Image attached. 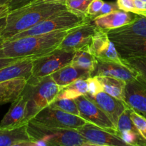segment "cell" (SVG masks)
Masks as SVG:
<instances>
[{"label": "cell", "instance_id": "cell-1", "mask_svg": "<svg viewBox=\"0 0 146 146\" xmlns=\"http://www.w3.org/2000/svg\"><path fill=\"white\" fill-rule=\"evenodd\" d=\"M67 9L65 2H48L44 0H33L21 7L10 10L7 16V24L1 37L9 39L16 34L35 26L44 19Z\"/></svg>", "mask_w": 146, "mask_h": 146}, {"label": "cell", "instance_id": "cell-2", "mask_svg": "<svg viewBox=\"0 0 146 146\" xmlns=\"http://www.w3.org/2000/svg\"><path fill=\"white\" fill-rule=\"evenodd\" d=\"M71 29L14 39H3L0 43V58H28L44 55L58 48Z\"/></svg>", "mask_w": 146, "mask_h": 146}, {"label": "cell", "instance_id": "cell-3", "mask_svg": "<svg viewBox=\"0 0 146 146\" xmlns=\"http://www.w3.org/2000/svg\"><path fill=\"white\" fill-rule=\"evenodd\" d=\"M60 90L51 76L41 78L31 77L27 80L21 94L27 100L25 122L28 123L39 111L48 106L56 98Z\"/></svg>", "mask_w": 146, "mask_h": 146}, {"label": "cell", "instance_id": "cell-4", "mask_svg": "<svg viewBox=\"0 0 146 146\" xmlns=\"http://www.w3.org/2000/svg\"><path fill=\"white\" fill-rule=\"evenodd\" d=\"M27 131L33 141L44 146H91L76 129L50 128L29 121Z\"/></svg>", "mask_w": 146, "mask_h": 146}, {"label": "cell", "instance_id": "cell-5", "mask_svg": "<svg viewBox=\"0 0 146 146\" xmlns=\"http://www.w3.org/2000/svg\"><path fill=\"white\" fill-rule=\"evenodd\" d=\"M90 19L88 17L80 15L67 9L49 16L31 28L16 34L9 39L19 38L28 36L42 35L54 31L71 29L87 22Z\"/></svg>", "mask_w": 146, "mask_h": 146}, {"label": "cell", "instance_id": "cell-6", "mask_svg": "<svg viewBox=\"0 0 146 146\" xmlns=\"http://www.w3.org/2000/svg\"><path fill=\"white\" fill-rule=\"evenodd\" d=\"M74 52L57 48L47 54L36 57L33 60L32 76L35 78L51 76L63 67L69 65Z\"/></svg>", "mask_w": 146, "mask_h": 146}, {"label": "cell", "instance_id": "cell-7", "mask_svg": "<svg viewBox=\"0 0 146 146\" xmlns=\"http://www.w3.org/2000/svg\"><path fill=\"white\" fill-rule=\"evenodd\" d=\"M30 121L50 128L77 129L88 121L78 115L68 113L61 110L47 106Z\"/></svg>", "mask_w": 146, "mask_h": 146}, {"label": "cell", "instance_id": "cell-8", "mask_svg": "<svg viewBox=\"0 0 146 146\" xmlns=\"http://www.w3.org/2000/svg\"><path fill=\"white\" fill-rule=\"evenodd\" d=\"M98 29L93 21L89 20L78 27L71 29L58 48L71 52L79 51L89 52L93 37Z\"/></svg>", "mask_w": 146, "mask_h": 146}, {"label": "cell", "instance_id": "cell-9", "mask_svg": "<svg viewBox=\"0 0 146 146\" xmlns=\"http://www.w3.org/2000/svg\"><path fill=\"white\" fill-rule=\"evenodd\" d=\"M106 31L115 44H129L144 41L146 40V17L138 14L136 19L130 24Z\"/></svg>", "mask_w": 146, "mask_h": 146}, {"label": "cell", "instance_id": "cell-10", "mask_svg": "<svg viewBox=\"0 0 146 146\" xmlns=\"http://www.w3.org/2000/svg\"><path fill=\"white\" fill-rule=\"evenodd\" d=\"M124 101L133 111L146 118V78L138 74L126 82Z\"/></svg>", "mask_w": 146, "mask_h": 146}, {"label": "cell", "instance_id": "cell-11", "mask_svg": "<svg viewBox=\"0 0 146 146\" xmlns=\"http://www.w3.org/2000/svg\"><path fill=\"white\" fill-rule=\"evenodd\" d=\"M76 130L87 141L93 145L125 146L126 143L117 134L91 123H86Z\"/></svg>", "mask_w": 146, "mask_h": 146}, {"label": "cell", "instance_id": "cell-12", "mask_svg": "<svg viewBox=\"0 0 146 146\" xmlns=\"http://www.w3.org/2000/svg\"><path fill=\"white\" fill-rule=\"evenodd\" d=\"M75 101L79 110L80 117L88 122L101 128L110 130L118 135L116 127L106 114L85 95L77 97Z\"/></svg>", "mask_w": 146, "mask_h": 146}, {"label": "cell", "instance_id": "cell-13", "mask_svg": "<svg viewBox=\"0 0 146 146\" xmlns=\"http://www.w3.org/2000/svg\"><path fill=\"white\" fill-rule=\"evenodd\" d=\"M89 52L97 59L125 64L115 44L110 39L105 30L98 29L94 34Z\"/></svg>", "mask_w": 146, "mask_h": 146}, {"label": "cell", "instance_id": "cell-14", "mask_svg": "<svg viewBox=\"0 0 146 146\" xmlns=\"http://www.w3.org/2000/svg\"><path fill=\"white\" fill-rule=\"evenodd\" d=\"M85 96L106 114L117 129V123L120 116L129 107L125 102L109 95L104 91H100L95 95L86 94Z\"/></svg>", "mask_w": 146, "mask_h": 146}, {"label": "cell", "instance_id": "cell-15", "mask_svg": "<svg viewBox=\"0 0 146 146\" xmlns=\"http://www.w3.org/2000/svg\"><path fill=\"white\" fill-rule=\"evenodd\" d=\"M138 74L136 71L125 64H118L96 58V63L94 70L91 73V77L111 76L128 82L134 79Z\"/></svg>", "mask_w": 146, "mask_h": 146}, {"label": "cell", "instance_id": "cell-16", "mask_svg": "<svg viewBox=\"0 0 146 146\" xmlns=\"http://www.w3.org/2000/svg\"><path fill=\"white\" fill-rule=\"evenodd\" d=\"M137 17L138 14L136 13L118 9L109 14L96 17L93 20V22L99 29L108 31L130 24Z\"/></svg>", "mask_w": 146, "mask_h": 146}, {"label": "cell", "instance_id": "cell-17", "mask_svg": "<svg viewBox=\"0 0 146 146\" xmlns=\"http://www.w3.org/2000/svg\"><path fill=\"white\" fill-rule=\"evenodd\" d=\"M27 100L21 95L11 103L8 112L0 122V128H14L27 124L25 122Z\"/></svg>", "mask_w": 146, "mask_h": 146}, {"label": "cell", "instance_id": "cell-18", "mask_svg": "<svg viewBox=\"0 0 146 146\" xmlns=\"http://www.w3.org/2000/svg\"><path fill=\"white\" fill-rule=\"evenodd\" d=\"M36 57H29L18 62L0 68V82L14 78L29 80L32 76L33 60Z\"/></svg>", "mask_w": 146, "mask_h": 146}, {"label": "cell", "instance_id": "cell-19", "mask_svg": "<svg viewBox=\"0 0 146 146\" xmlns=\"http://www.w3.org/2000/svg\"><path fill=\"white\" fill-rule=\"evenodd\" d=\"M51 76L61 89L78 79H87L91 78V73L88 70L69 64L54 72L51 74Z\"/></svg>", "mask_w": 146, "mask_h": 146}, {"label": "cell", "instance_id": "cell-20", "mask_svg": "<svg viewBox=\"0 0 146 146\" xmlns=\"http://www.w3.org/2000/svg\"><path fill=\"white\" fill-rule=\"evenodd\" d=\"M27 125L14 128H0V146H24L33 141Z\"/></svg>", "mask_w": 146, "mask_h": 146}, {"label": "cell", "instance_id": "cell-21", "mask_svg": "<svg viewBox=\"0 0 146 146\" xmlns=\"http://www.w3.org/2000/svg\"><path fill=\"white\" fill-rule=\"evenodd\" d=\"M27 83L26 78H14L0 82V106L14 102L22 94Z\"/></svg>", "mask_w": 146, "mask_h": 146}, {"label": "cell", "instance_id": "cell-22", "mask_svg": "<svg viewBox=\"0 0 146 146\" xmlns=\"http://www.w3.org/2000/svg\"><path fill=\"white\" fill-rule=\"evenodd\" d=\"M99 81L102 90L109 95L124 101V91L126 82L111 76H95ZM125 102V101H124Z\"/></svg>", "mask_w": 146, "mask_h": 146}, {"label": "cell", "instance_id": "cell-23", "mask_svg": "<svg viewBox=\"0 0 146 146\" xmlns=\"http://www.w3.org/2000/svg\"><path fill=\"white\" fill-rule=\"evenodd\" d=\"M89 90V78H81L74 81L60 90L56 98L75 99L80 96L86 95Z\"/></svg>", "mask_w": 146, "mask_h": 146}, {"label": "cell", "instance_id": "cell-24", "mask_svg": "<svg viewBox=\"0 0 146 146\" xmlns=\"http://www.w3.org/2000/svg\"><path fill=\"white\" fill-rule=\"evenodd\" d=\"M96 58L88 51H79L74 52V57L70 64L74 66L88 70L92 73L95 68Z\"/></svg>", "mask_w": 146, "mask_h": 146}, {"label": "cell", "instance_id": "cell-25", "mask_svg": "<svg viewBox=\"0 0 146 146\" xmlns=\"http://www.w3.org/2000/svg\"><path fill=\"white\" fill-rule=\"evenodd\" d=\"M122 58L146 55V40L129 44H115Z\"/></svg>", "mask_w": 146, "mask_h": 146}, {"label": "cell", "instance_id": "cell-26", "mask_svg": "<svg viewBox=\"0 0 146 146\" xmlns=\"http://www.w3.org/2000/svg\"><path fill=\"white\" fill-rule=\"evenodd\" d=\"M48 106L53 108L61 110L68 113L80 116L79 110H78V106H77L75 99H70V98L58 99V98H56Z\"/></svg>", "mask_w": 146, "mask_h": 146}, {"label": "cell", "instance_id": "cell-27", "mask_svg": "<svg viewBox=\"0 0 146 146\" xmlns=\"http://www.w3.org/2000/svg\"><path fill=\"white\" fill-rule=\"evenodd\" d=\"M123 62L146 78V55L123 58Z\"/></svg>", "mask_w": 146, "mask_h": 146}, {"label": "cell", "instance_id": "cell-28", "mask_svg": "<svg viewBox=\"0 0 146 146\" xmlns=\"http://www.w3.org/2000/svg\"><path fill=\"white\" fill-rule=\"evenodd\" d=\"M93 0H66L65 4L70 11L82 16H87L88 9Z\"/></svg>", "mask_w": 146, "mask_h": 146}, {"label": "cell", "instance_id": "cell-29", "mask_svg": "<svg viewBox=\"0 0 146 146\" xmlns=\"http://www.w3.org/2000/svg\"><path fill=\"white\" fill-rule=\"evenodd\" d=\"M131 118L138 128L140 133L146 140V118L138 113L131 108Z\"/></svg>", "mask_w": 146, "mask_h": 146}, {"label": "cell", "instance_id": "cell-30", "mask_svg": "<svg viewBox=\"0 0 146 146\" xmlns=\"http://www.w3.org/2000/svg\"><path fill=\"white\" fill-rule=\"evenodd\" d=\"M105 1L103 0H93L92 2L90 4L89 7L88 9V12H87V16L90 19L91 21H92L94 16L99 12L101 9L102 8Z\"/></svg>", "mask_w": 146, "mask_h": 146}, {"label": "cell", "instance_id": "cell-31", "mask_svg": "<svg viewBox=\"0 0 146 146\" xmlns=\"http://www.w3.org/2000/svg\"><path fill=\"white\" fill-rule=\"evenodd\" d=\"M119 9L118 7V4L117 3H114V2H104V5H103L102 8L101 9V10L99 11V12L97 13L94 17L93 18L92 21L96 19V17H101V16L105 15V14H109V13L112 12V11H115V10Z\"/></svg>", "mask_w": 146, "mask_h": 146}, {"label": "cell", "instance_id": "cell-32", "mask_svg": "<svg viewBox=\"0 0 146 146\" xmlns=\"http://www.w3.org/2000/svg\"><path fill=\"white\" fill-rule=\"evenodd\" d=\"M116 3L119 9L134 13L136 11L134 0H117Z\"/></svg>", "mask_w": 146, "mask_h": 146}, {"label": "cell", "instance_id": "cell-33", "mask_svg": "<svg viewBox=\"0 0 146 146\" xmlns=\"http://www.w3.org/2000/svg\"><path fill=\"white\" fill-rule=\"evenodd\" d=\"M103 91L101 86L96 77L89 78V90L86 94L88 95H95L97 93Z\"/></svg>", "mask_w": 146, "mask_h": 146}, {"label": "cell", "instance_id": "cell-34", "mask_svg": "<svg viewBox=\"0 0 146 146\" xmlns=\"http://www.w3.org/2000/svg\"><path fill=\"white\" fill-rule=\"evenodd\" d=\"M2 41L3 38H0V43ZM24 58H0V68L7 66L11 65V64H14L16 62H18L19 61L24 59Z\"/></svg>", "mask_w": 146, "mask_h": 146}, {"label": "cell", "instance_id": "cell-35", "mask_svg": "<svg viewBox=\"0 0 146 146\" xmlns=\"http://www.w3.org/2000/svg\"><path fill=\"white\" fill-rule=\"evenodd\" d=\"M32 1L33 0H12V1L9 4L10 10L15 9L19 7H22V6L26 5L27 4Z\"/></svg>", "mask_w": 146, "mask_h": 146}, {"label": "cell", "instance_id": "cell-36", "mask_svg": "<svg viewBox=\"0 0 146 146\" xmlns=\"http://www.w3.org/2000/svg\"><path fill=\"white\" fill-rule=\"evenodd\" d=\"M134 4L136 8V11L146 9V2L142 0H134Z\"/></svg>", "mask_w": 146, "mask_h": 146}, {"label": "cell", "instance_id": "cell-37", "mask_svg": "<svg viewBox=\"0 0 146 146\" xmlns=\"http://www.w3.org/2000/svg\"><path fill=\"white\" fill-rule=\"evenodd\" d=\"M10 11V7L9 4L0 6V18L7 17Z\"/></svg>", "mask_w": 146, "mask_h": 146}, {"label": "cell", "instance_id": "cell-38", "mask_svg": "<svg viewBox=\"0 0 146 146\" xmlns=\"http://www.w3.org/2000/svg\"><path fill=\"white\" fill-rule=\"evenodd\" d=\"M6 24H7V17L0 18V38H2L1 34H2V31H4V28H5Z\"/></svg>", "mask_w": 146, "mask_h": 146}, {"label": "cell", "instance_id": "cell-39", "mask_svg": "<svg viewBox=\"0 0 146 146\" xmlns=\"http://www.w3.org/2000/svg\"><path fill=\"white\" fill-rule=\"evenodd\" d=\"M11 1H12V0H0V6L5 5V4L9 5Z\"/></svg>", "mask_w": 146, "mask_h": 146}, {"label": "cell", "instance_id": "cell-40", "mask_svg": "<svg viewBox=\"0 0 146 146\" xmlns=\"http://www.w3.org/2000/svg\"><path fill=\"white\" fill-rule=\"evenodd\" d=\"M45 1L48 2H65L66 0H44Z\"/></svg>", "mask_w": 146, "mask_h": 146}, {"label": "cell", "instance_id": "cell-41", "mask_svg": "<svg viewBox=\"0 0 146 146\" xmlns=\"http://www.w3.org/2000/svg\"><path fill=\"white\" fill-rule=\"evenodd\" d=\"M142 1H145V2H146V0H142Z\"/></svg>", "mask_w": 146, "mask_h": 146}]
</instances>
